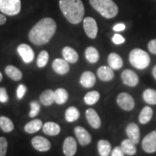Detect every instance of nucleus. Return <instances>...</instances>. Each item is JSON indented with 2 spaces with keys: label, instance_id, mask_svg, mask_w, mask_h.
<instances>
[{
  "label": "nucleus",
  "instance_id": "obj_1",
  "mask_svg": "<svg viewBox=\"0 0 156 156\" xmlns=\"http://www.w3.org/2000/svg\"><path fill=\"white\" fill-rule=\"evenodd\" d=\"M56 30V23L51 17H45L38 21L33 27L28 34V38L33 44L42 46L49 41Z\"/></svg>",
  "mask_w": 156,
  "mask_h": 156
},
{
  "label": "nucleus",
  "instance_id": "obj_2",
  "mask_svg": "<svg viewBox=\"0 0 156 156\" xmlns=\"http://www.w3.org/2000/svg\"><path fill=\"white\" fill-rule=\"evenodd\" d=\"M59 7L65 18L72 24L83 20L85 7L81 0H59Z\"/></svg>",
  "mask_w": 156,
  "mask_h": 156
},
{
  "label": "nucleus",
  "instance_id": "obj_3",
  "mask_svg": "<svg viewBox=\"0 0 156 156\" xmlns=\"http://www.w3.org/2000/svg\"><path fill=\"white\" fill-rule=\"evenodd\" d=\"M89 2L93 8L105 18H114L118 14V6L113 0H89Z\"/></svg>",
  "mask_w": 156,
  "mask_h": 156
},
{
  "label": "nucleus",
  "instance_id": "obj_4",
  "mask_svg": "<svg viewBox=\"0 0 156 156\" xmlns=\"http://www.w3.org/2000/svg\"><path fill=\"white\" fill-rule=\"evenodd\" d=\"M129 62L134 67L138 69H144L147 68L151 63L149 54L140 48H134L130 52Z\"/></svg>",
  "mask_w": 156,
  "mask_h": 156
},
{
  "label": "nucleus",
  "instance_id": "obj_5",
  "mask_svg": "<svg viewBox=\"0 0 156 156\" xmlns=\"http://www.w3.org/2000/svg\"><path fill=\"white\" fill-rule=\"evenodd\" d=\"M21 10L20 0H0V11L4 14L14 16Z\"/></svg>",
  "mask_w": 156,
  "mask_h": 156
},
{
  "label": "nucleus",
  "instance_id": "obj_6",
  "mask_svg": "<svg viewBox=\"0 0 156 156\" xmlns=\"http://www.w3.org/2000/svg\"><path fill=\"white\" fill-rule=\"evenodd\" d=\"M116 102L120 108L126 112L132 110L135 105L134 98L127 93H122L119 94L116 98Z\"/></svg>",
  "mask_w": 156,
  "mask_h": 156
},
{
  "label": "nucleus",
  "instance_id": "obj_7",
  "mask_svg": "<svg viewBox=\"0 0 156 156\" xmlns=\"http://www.w3.org/2000/svg\"><path fill=\"white\" fill-rule=\"evenodd\" d=\"M143 151L147 153L156 152V130L147 134L142 142Z\"/></svg>",
  "mask_w": 156,
  "mask_h": 156
},
{
  "label": "nucleus",
  "instance_id": "obj_8",
  "mask_svg": "<svg viewBox=\"0 0 156 156\" xmlns=\"http://www.w3.org/2000/svg\"><path fill=\"white\" fill-rule=\"evenodd\" d=\"M83 28L85 34L89 38L94 39L98 34V25L96 21L91 17H87L83 20Z\"/></svg>",
  "mask_w": 156,
  "mask_h": 156
},
{
  "label": "nucleus",
  "instance_id": "obj_9",
  "mask_svg": "<svg viewBox=\"0 0 156 156\" xmlns=\"http://www.w3.org/2000/svg\"><path fill=\"white\" fill-rule=\"evenodd\" d=\"M17 51L25 63L28 64L34 61L35 54L30 46L25 44H20L17 46Z\"/></svg>",
  "mask_w": 156,
  "mask_h": 156
},
{
  "label": "nucleus",
  "instance_id": "obj_10",
  "mask_svg": "<svg viewBox=\"0 0 156 156\" xmlns=\"http://www.w3.org/2000/svg\"><path fill=\"white\" fill-rule=\"evenodd\" d=\"M31 144L36 151L46 152L51 149V145L49 140L41 136H36L31 140Z\"/></svg>",
  "mask_w": 156,
  "mask_h": 156
},
{
  "label": "nucleus",
  "instance_id": "obj_11",
  "mask_svg": "<svg viewBox=\"0 0 156 156\" xmlns=\"http://www.w3.org/2000/svg\"><path fill=\"white\" fill-rule=\"evenodd\" d=\"M74 132H75V134L78 142H79V143L81 145L85 146L91 142L92 137H91L89 132L85 128L80 126H76Z\"/></svg>",
  "mask_w": 156,
  "mask_h": 156
},
{
  "label": "nucleus",
  "instance_id": "obj_12",
  "mask_svg": "<svg viewBox=\"0 0 156 156\" xmlns=\"http://www.w3.org/2000/svg\"><path fill=\"white\" fill-rule=\"evenodd\" d=\"M122 80L125 85L129 87H135L139 83V77L131 69H125L122 73Z\"/></svg>",
  "mask_w": 156,
  "mask_h": 156
},
{
  "label": "nucleus",
  "instance_id": "obj_13",
  "mask_svg": "<svg viewBox=\"0 0 156 156\" xmlns=\"http://www.w3.org/2000/svg\"><path fill=\"white\" fill-rule=\"evenodd\" d=\"M77 151V142L73 136H68L63 143V152L66 156H74Z\"/></svg>",
  "mask_w": 156,
  "mask_h": 156
},
{
  "label": "nucleus",
  "instance_id": "obj_14",
  "mask_svg": "<svg viewBox=\"0 0 156 156\" xmlns=\"http://www.w3.org/2000/svg\"><path fill=\"white\" fill-rule=\"evenodd\" d=\"M126 132L129 139L132 140L135 145L139 143L140 141V129L135 123H130L126 128Z\"/></svg>",
  "mask_w": 156,
  "mask_h": 156
},
{
  "label": "nucleus",
  "instance_id": "obj_15",
  "mask_svg": "<svg viewBox=\"0 0 156 156\" xmlns=\"http://www.w3.org/2000/svg\"><path fill=\"white\" fill-rule=\"evenodd\" d=\"M52 67L54 72L58 75H65L69 71V63L62 58H56L52 64Z\"/></svg>",
  "mask_w": 156,
  "mask_h": 156
},
{
  "label": "nucleus",
  "instance_id": "obj_16",
  "mask_svg": "<svg viewBox=\"0 0 156 156\" xmlns=\"http://www.w3.org/2000/svg\"><path fill=\"white\" fill-rule=\"evenodd\" d=\"M87 120L89 124L94 129L100 128L101 125V121L98 114L93 108H88L85 112Z\"/></svg>",
  "mask_w": 156,
  "mask_h": 156
},
{
  "label": "nucleus",
  "instance_id": "obj_17",
  "mask_svg": "<svg viewBox=\"0 0 156 156\" xmlns=\"http://www.w3.org/2000/svg\"><path fill=\"white\" fill-rule=\"evenodd\" d=\"M95 81H96V78H95V75L92 72L90 71L83 73V75H81L80 80L82 86L85 88L92 87L95 85Z\"/></svg>",
  "mask_w": 156,
  "mask_h": 156
},
{
  "label": "nucleus",
  "instance_id": "obj_18",
  "mask_svg": "<svg viewBox=\"0 0 156 156\" xmlns=\"http://www.w3.org/2000/svg\"><path fill=\"white\" fill-rule=\"evenodd\" d=\"M97 75L99 79L105 82L112 80L114 77L113 69L110 67H107V66H102L99 67L97 71Z\"/></svg>",
  "mask_w": 156,
  "mask_h": 156
},
{
  "label": "nucleus",
  "instance_id": "obj_19",
  "mask_svg": "<svg viewBox=\"0 0 156 156\" xmlns=\"http://www.w3.org/2000/svg\"><path fill=\"white\" fill-rule=\"evenodd\" d=\"M62 56L68 63L72 64L77 62L78 58H79L77 52L74 48L69 47V46H65L62 49Z\"/></svg>",
  "mask_w": 156,
  "mask_h": 156
},
{
  "label": "nucleus",
  "instance_id": "obj_20",
  "mask_svg": "<svg viewBox=\"0 0 156 156\" xmlns=\"http://www.w3.org/2000/svg\"><path fill=\"white\" fill-rule=\"evenodd\" d=\"M42 129L44 132L47 135L55 136L60 133L61 128L57 123L53 122H48L43 125Z\"/></svg>",
  "mask_w": 156,
  "mask_h": 156
},
{
  "label": "nucleus",
  "instance_id": "obj_21",
  "mask_svg": "<svg viewBox=\"0 0 156 156\" xmlns=\"http://www.w3.org/2000/svg\"><path fill=\"white\" fill-rule=\"evenodd\" d=\"M108 62L112 69H119L123 67V60L118 54L112 53L108 55Z\"/></svg>",
  "mask_w": 156,
  "mask_h": 156
},
{
  "label": "nucleus",
  "instance_id": "obj_22",
  "mask_svg": "<svg viewBox=\"0 0 156 156\" xmlns=\"http://www.w3.org/2000/svg\"><path fill=\"white\" fill-rule=\"evenodd\" d=\"M43 126L42 121L40 119H34L25 125V131L28 134L36 133L38 132Z\"/></svg>",
  "mask_w": 156,
  "mask_h": 156
},
{
  "label": "nucleus",
  "instance_id": "obj_23",
  "mask_svg": "<svg viewBox=\"0 0 156 156\" xmlns=\"http://www.w3.org/2000/svg\"><path fill=\"white\" fill-rule=\"evenodd\" d=\"M5 73L9 78L15 81L20 80L23 77L22 72L18 68L12 65L7 66V67L5 68Z\"/></svg>",
  "mask_w": 156,
  "mask_h": 156
},
{
  "label": "nucleus",
  "instance_id": "obj_24",
  "mask_svg": "<svg viewBox=\"0 0 156 156\" xmlns=\"http://www.w3.org/2000/svg\"><path fill=\"white\" fill-rule=\"evenodd\" d=\"M98 151L101 156H109L112 152V145L106 140H101L98 142Z\"/></svg>",
  "mask_w": 156,
  "mask_h": 156
},
{
  "label": "nucleus",
  "instance_id": "obj_25",
  "mask_svg": "<svg viewBox=\"0 0 156 156\" xmlns=\"http://www.w3.org/2000/svg\"><path fill=\"white\" fill-rule=\"evenodd\" d=\"M121 148L123 152L128 155H133L136 153L135 144L129 139L123 140L121 144Z\"/></svg>",
  "mask_w": 156,
  "mask_h": 156
},
{
  "label": "nucleus",
  "instance_id": "obj_26",
  "mask_svg": "<svg viewBox=\"0 0 156 156\" xmlns=\"http://www.w3.org/2000/svg\"><path fill=\"white\" fill-rule=\"evenodd\" d=\"M40 101L43 105L49 106L54 102V92L51 90H46L40 95Z\"/></svg>",
  "mask_w": 156,
  "mask_h": 156
},
{
  "label": "nucleus",
  "instance_id": "obj_27",
  "mask_svg": "<svg viewBox=\"0 0 156 156\" xmlns=\"http://www.w3.org/2000/svg\"><path fill=\"white\" fill-rule=\"evenodd\" d=\"M69 98L67 91L64 88H58L54 91V102L58 105H62L67 102Z\"/></svg>",
  "mask_w": 156,
  "mask_h": 156
},
{
  "label": "nucleus",
  "instance_id": "obj_28",
  "mask_svg": "<svg viewBox=\"0 0 156 156\" xmlns=\"http://www.w3.org/2000/svg\"><path fill=\"white\" fill-rule=\"evenodd\" d=\"M85 58L87 62L91 64H95L99 59V53L93 46H89L85 50Z\"/></svg>",
  "mask_w": 156,
  "mask_h": 156
},
{
  "label": "nucleus",
  "instance_id": "obj_29",
  "mask_svg": "<svg viewBox=\"0 0 156 156\" xmlns=\"http://www.w3.org/2000/svg\"><path fill=\"white\" fill-rule=\"evenodd\" d=\"M153 109L150 106H145L142 108L139 116V121L142 124H147L151 120L153 116Z\"/></svg>",
  "mask_w": 156,
  "mask_h": 156
},
{
  "label": "nucleus",
  "instance_id": "obj_30",
  "mask_svg": "<svg viewBox=\"0 0 156 156\" xmlns=\"http://www.w3.org/2000/svg\"><path fill=\"white\" fill-rule=\"evenodd\" d=\"M80 117L79 110L75 106H70L65 112V119L68 122H74Z\"/></svg>",
  "mask_w": 156,
  "mask_h": 156
},
{
  "label": "nucleus",
  "instance_id": "obj_31",
  "mask_svg": "<svg viewBox=\"0 0 156 156\" xmlns=\"http://www.w3.org/2000/svg\"><path fill=\"white\" fill-rule=\"evenodd\" d=\"M0 128L5 132H11L14 129V124L8 117L2 116L0 117Z\"/></svg>",
  "mask_w": 156,
  "mask_h": 156
},
{
  "label": "nucleus",
  "instance_id": "obj_32",
  "mask_svg": "<svg viewBox=\"0 0 156 156\" xmlns=\"http://www.w3.org/2000/svg\"><path fill=\"white\" fill-rule=\"evenodd\" d=\"M143 99L146 103L151 105L156 104V90L153 89H147L143 93Z\"/></svg>",
  "mask_w": 156,
  "mask_h": 156
},
{
  "label": "nucleus",
  "instance_id": "obj_33",
  "mask_svg": "<svg viewBox=\"0 0 156 156\" xmlns=\"http://www.w3.org/2000/svg\"><path fill=\"white\" fill-rule=\"evenodd\" d=\"M99 98H100V93L98 91H90L85 95L84 101L87 105L91 106L95 104L98 101Z\"/></svg>",
  "mask_w": 156,
  "mask_h": 156
},
{
  "label": "nucleus",
  "instance_id": "obj_34",
  "mask_svg": "<svg viewBox=\"0 0 156 156\" xmlns=\"http://www.w3.org/2000/svg\"><path fill=\"white\" fill-rule=\"evenodd\" d=\"M48 58H49V55L46 51H42L38 54V58H37V65L38 67L43 68L48 63Z\"/></svg>",
  "mask_w": 156,
  "mask_h": 156
},
{
  "label": "nucleus",
  "instance_id": "obj_35",
  "mask_svg": "<svg viewBox=\"0 0 156 156\" xmlns=\"http://www.w3.org/2000/svg\"><path fill=\"white\" fill-rule=\"evenodd\" d=\"M30 112L29 113V116L31 118H34V117L36 116L37 115L39 114L41 110V106L40 104L38 101H31L30 103Z\"/></svg>",
  "mask_w": 156,
  "mask_h": 156
},
{
  "label": "nucleus",
  "instance_id": "obj_36",
  "mask_svg": "<svg viewBox=\"0 0 156 156\" xmlns=\"http://www.w3.org/2000/svg\"><path fill=\"white\" fill-rule=\"evenodd\" d=\"M8 142L5 137H0V156H5L7 154Z\"/></svg>",
  "mask_w": 156,
  "mask_h": 156
},
{
  "label": "nucleus",
  "instance_id": "obj_37",
  "mask_svg": "<svg viewBox=\"0 0 156 156\" xmlns=\"http://www.w3.org/2000/svg\"><path fill=\"white\" fill-rule=\"evenodd\" d=\"M27 92V87L25 85H23V84H20V85H18L17 88V98L20 100L22 99L24 95H25V93Z\"/></svg>",
  "mask_w": 156,
  "mask_h": 156
},
{
  "label": "nucleus",
  "instance_id": "obj_38",
  "mask_svg": "<svg viewBox=\"0 0 156 156\" xmlns=\"http://www.w3.org/2000/svg\"><path fill=\"white\" fill-rule=\"evenodd\" d=\"M9 100V96L7 94V90L5 87H0V102L2 103H7Z\"/></svg>",
  "mask_w": 156,
  "mask_h": 156
},
{
  "label": "nucleus",
  "instance_id": "obj_39",
  "mask_svg": "<svg viewBox=\"0 0 156 156\" xmlns=\"http://www.w3.org/2000/svg\"><path fill=\"white\" fill-rule=\"evenodd\" d=\"M112 41L115 44L119 45V44H123V43H124V41H125V38H124L122 35L115 34L114 36H113Z\"/></svg>",
  "mask_w": 156,
  "mask_h": 156
},
{
  "label": "nucleus",
  "instance_id": "obj_40",
  "mask_svg": "<svg viewBox=\"0 0 156 156\" xmlns=\"http://www.w3.org/2000/svg\"><path fill=\"white\" fill-rule=\"evenodd\" d=\"M148 49L152 54H156V39L151 40L148 43Z\"/></svg>",
  "mask_w": 156,
  "mask_h": 156
},
{
  "label": "nucleus",
  "instance_id": "obj_41",
  "mask_svg": "<svg viewBox=\"0 0 156 156\" xmlns=\"http://www.w3.org/2000/svg\"><path fill=\"white\" fill-rule=\"evenodd\" d=\"M112 156H124V153L121 147H116L112 152Z\"/></svg>",
  "mask_w": 156,
  "mask_h": 156
},
{
  "label": "nucleus",
  "instance_id": "obj_42",
  "mask_svg": "<svg viewBox=\"0 0 156 156\" xmlns=\"http://www.w3.org/2000/svg\"><path fill=\"white\" fill-rule=\"evenodd\" d=\"M126 25L124 24V23H118L114 27V30L116 31V32H121V31H123L125 30Z\"/></svg>",
  "mask_w": 156,
  "mask_h": 156
},
{
  "label": "nucleus",
  "instance_id": "obj_43",
  "mask_svg": "<svg viewBox=\"0 0 156 156\" xmlns=\"http://www.w3.org/2000/svg\"><path fill=\"white\" fill-rule=\"evenodd\" d=\"M7 21V18H6L5 15L0 14V25H2L5 24Z\"/></svg>",
  "mask_w": 156,
  "mask_h": 156
},
{
  "label": "nucleus",
  "instance_id": "obj_44",
  "mask_svg": "<svg viewBox=\"0 0 156 156\" xmlns=\"http://www.w3.org/2000/svg\"><path fill=\"white\" fill-rule=\"evenodd\" d=\"M153 75L154 78L156 80V65L153 67Z\"/></svg>",
  "mask_w": 156,
  "mask_h": 156
},
{
  "label": "nucleus",
  "instance_id": "obj_45",
  "mask_svg": "<svg viewBox=\"0 0 156 156\" xmlns=\"http://www.w3.org/2000/svg\"><path fill=\"white\" fill-rule=\"evenodd\" d=\"M3 79V76H2V74L1 73V72H0V82Z\"/></svg>",
  "mask_w": 156,
  "mask_h": 156
}]
</instances>
